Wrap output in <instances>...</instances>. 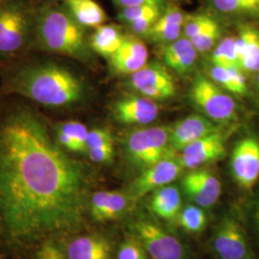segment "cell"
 Listing matches in <instances>:
<instances>
[{"label": "cell", "mask_w": 259, "mask_h": 259, "mask_svg": "<svg viewBox=\"0 0 259 259\" xmlns=\"http://www.w3.org/2000/svg\"><path fill=\"white\" fill-rule=\"evenodd\" d=\"M83 170L27 107L0 119V229L15 246L75 232L83 221Z\"/></svg>", "instance_id": "6da1fadb"}, {"label": "cell", "mask_w": 259, "mask_h": 259, "mask_svg": "<svg viewBox=\"0 0 259 259\" xmlns=\"http://www.w3.org/2000/svg\"><path fill=\"white\" fill-rule=\"evenodd\" d=\"M112 68L121 74H134L147 64L148 49L135 36H125L120 48L110 58Z\"/></svg>", "instance_id": "9a60e30c"}, {"label": "cell", "mask_w": 259, "mask_h": 259, "mask_svg": "<svg viewBox=\"0 0 259 259\" xmlns=\"http://www.w3.org/2000/svg\"><path fill=\"white\" fill-rule=\"evenodd\" d=\"M132 87L152 100H161L172 97L176 93L174 79L166 68L157 63L146 64L132 74Z\"/></svg>", "instance_id": "9c48e42d"}, {"label": "cell", "mask_w": 259, "mask_h": 259, "mask_svg": "<svg viewBox=\"0 0 259 259\" xmlns=\"http://www.w3.org/2000/svg\"><path fill=\"white\" fill-rule=\"evenodd\" d=\"M160 15H150V16L143 17L141 19L131 22L129 24L130 27L134 33L138 35L148 34L149 31L151 30V28L153 27V25L155 24V22L157 21Z\"/></svg>", "instance_id": "8d00e7d4"}, {"label": "cell", "mask_w": 259, "mask_h": 259, "mask_svg": "<svg viewBox=\"0 0 259 259\" xmlns=\"http://www.w3.org/2000/svg\"><path fill=\"white\" fill-rule=\"evenodd\" d=\"M170 130L152 127L131 133L126 141L127 151L134 162L148 168L173 154L169 143Z\"/></svg>", "instance_id": "5b68a950"}, {"label": "cell", "mask_w": 259, "mask_h": 259, "mask_svg": "<svg viewBox=\"0 0 259 259\" xmlns=\"http://www.w3.org/2000/svg\"><path fill=\"white\" fill-rule=\"evenodd\" d=\"M118 7H120L121 9L124 8H128V7H134V6H138L140 5L148 0H112Z\"/></svg>", "instance_id": "74e56055"}, {"label": "cell", "mask_w": 259, "mask_h": 259, "mask_svg": "<svg viewBox=\"0 0 259 259\" xmlns=\"http://www.w3.org/2000/svg\"><path fill=\"white\" fill-rule=\"evenodd\" d=\"M257 83H258V89H259V75H258V78H257Z\"/></svg>", "instance_id": "ab89813d"}, {"label": "cell", "mask_w": 259, "mask_h": 259, "mask_svg": "<svg viewBox=\"0 0 259 259\" xmlns=\"http://www.w3.org/2000/svg\"><path fill=\"white\" fill-rule=\"evenodd\" d=\"M253 1H255V2H257L259 4V0H253Z\"/></svg>", "instance_id": "60d3db41"}, {"label": "cell", "mask_w": 259, "mask_h": 259, "mask_svg": "<svg viewBox=\"0 0 259 259\" xmlns=\"http://www.w3.org/2000/svg\"><path fill=\"white\" fill-rule=\"evenodd\" d=\"M255 221H256V226H257V230L259 232V204L256 206V210H255Z\"/></svg>", "instance_id": "f35d334b"}, {"label": "cell", "mask_w": 259, "mask_h": 259, "mask_svg": "<svg viewBox=\"0 0 259 259\" xmlns=\"http://www.w3.org/2000/svg\"><path fill=\"white\" fill-rule=\"evenodd\" d=\"M212 244L221 259H253L246 233L232 217H225L218 225Z\"/></svg>", "instance_id": "52a82bcc"}, {"label": "cell", "mask_w": 259, "mask_h": 259, "mask_svg": "<svg viewBox=\"0 0 259 259\" xmlns=\"http://www.w3.org/2000/svg\"><path fill=\"white\" fill-rule=\"evenodd\" d=\"M8 89L50 108L78 102L83 96L82 82L68 69L53 63L28 65L11 77Z\"/></svg>", "instance_id": "7a4b0ae2"}, {"label": "cell", "mask_w": 259, "mask_h": 259, "mask_svg": "<svg viewBox=\"0 0 259 259\" xmlns=\"http://www.w3.org/2000/svg\"><path fill=\"white\" fill-rule=\"evenodd\" d=\"M34 18L27 8L17 1L0 3V54L19 52L27 42Z\"/></svg>", "instance_id": "277c9868"}, {"label": "cell", "mask_w": 259, "mask_h": 259, "mask_svg": "<svg viewBox=\"0 0 259 259\" xmlns=\"http://www.w3.org/2000/svg\"><path fill=\"white\" fill-rule=\"evenodd\" d=\"M36 259H68L51 241L45 242L36 253Z\"/></svg>", "instance_id": "d590c367"}, {"label": "cell", "mask_w": 259, "mask_h": 259, "mask_svg": "<svg viewBox=\"0 0 259 259\" xmlns=\"http://www.w3.org/2000/svg\"><path fill=\"white\" fill-rule=\"evenodd\" d=\"M147 251L139 239L131 237L121 244L117 259H147Z\"/></svg>", "instance_id": "d6a6232c"}, {"label": "cell", "mask_w": 259, "mask_h": 259, "mask_svg": "<svg viewBox=\"0 0 259 259\" xmlns=\"http://www.w3.org/2000/svg\"><path fill=\"white\" fill-rule=\"evenodd\" d=\"M56 131L63 132L73 139L78 147L79 153H83L88 151L87 139H88L89 130L81 122L66 121L59 124L57 126Z\"/></svg>", "instance_id": "f546056e"}, {"label": "cell", "mask_w": 259, "mask_h": 259, "mask_svg": "<svg viewBox=\"0 0 259 259\" xmlns=\"http://www.w3.org/2000/svg\"><path fill=\"white\" fill-rule=\"evenodd\" d=\"M139 239L153 259H185V250L175 236L149 221H139L135 226Z\"/></svg>", "instance_id": "ba28073f"}, {"label": "cell", "mask_w": 259, "mask_h": 259, "mask_svg": "<svg viewBox=\"0 0 259 259\" xmlns=\"http://www.w3.org/2000/svg\"><path fill=\"white\" fill-rule=\"evenodd\" d=\"M180 224L186 232L198 233L204 231L206 217L200 207L187 205L180 213Z\"/></svg>", "instance_id": "f1b7e54d"}, {"label": "cell", "mask_w": 259, "mask_h": 259, "mask_svg": "<svg viewBox=\"0 0 259 259\" xmlns=\"http://www.w3.org/2000/svg\"><path fill=\"white\" fill-rule=\"evenodd\" d=\"M236 52L241 71H259V33L255 28L245 26L236 37Z\"/></svg>", "instance_id": "ffe728a7"}, {"label": "cell", "mask_w": 259, "mask_h": 259, "mask_svg": "<svg viewBox=\"0 0 259 259\" xmlns=\"http://www.w3.org/2000/svg\"><path fill=\"white\" fill-rule=\"evenodd\" d=\"M129 206L128 195L119 191H99L91 199V214L98 222L120 218Z\"/></svg>", "instance_id": "e0dca14e"}, {"label": "cell", "mask_w": 259, "mask_h": 259, "mask_svg": "<svg viewBox=\"0 0 259 259\" xmlns=\"http://www.w3.org/2000/svg\"><path fill=\"white\" fill-rule=\"evenodd\" d=\"M186 17L177 6L168 5L149 31L148 35L158 41L173 42L180 38L184 31Z\"/></svg>", "instance_id": "ac0fdd59"}, {"label": "cell", "mask_w": 259, "mask_h": 259, "mask_svg": "<svg viewBox=\"0 0 259 259\" xmlns=\"http://www.w3.org/2000/svg\"><path fill=\"white\" fill-rule=\"evenodd\" d=\"M216 20L206 14H199L193 16H187L185 19L184 32L185 37L192 38L202 33L204 29L210 26Z\"/></svg>", "instance_id": "1f68e13d"}, {"label": "cell", "mask_w": 259, "mask_h": 259, "mask_svg": "<svg viewBox=\"0 0 259 259\" xmlns=\"http://www.w3.org/2000/svg\"><path fill=\"white\" fill-rule=\"evenodd\" d=\"M213 81L228 92L235 94H245L247 93V85L242 71L234 68H225L213 65L210 71Z\"/></svg>", "instance_id": "d4e9b609"}, {"label": "cell", "mask_w": 259, "mask_h": 259, "mask_svg": "<svg viewBox=\"0 0 259 259\" xmlns=\"http://www.w3.org/2000/svg\"><path fill=\"white\" fill-rule=\"evenodd\" d=\"M65 9L83 27L97 28L107 20L102 7L94 0H65Z\"/></svg>", "instance_id": "603a6c76"}, {"label": "cell", "mask_w": 259, "mask_h": 259, "mask_svg": "<svg viewBox=\"0 0 259 259\" xmlns=\"http://www.w3.org/2000/svg\"><path fill=\"white\" fill-rule=\"evenodd\" d=\"M232 172L234 180L244 189H250L259 179V142L246 138L237 142L232 156Z\"/></svg>", "instance_id": "30bf717a"}, {"label": "cell", "mask_w": 259, "mask_h": 259, "mask_svg": "<svg viewBox=\"0 0 259 259\" xmlns=\"http://www.w3.org/2000/svg\"><path fill=\"white\" fill-rule=\"evenodd\" d=\"M211 60L213 65L225 68L234 67L240 70L236 52V37H225L221 40L213 51Z\"/></svg>", "instance_id": "484cf974"}, {"label": "cell", "mask_w": 259, "mask_h": 259, "mask_svg": "<svg viewBox=\"0 0 259 259\" xmlns=\"http://www.w3.org/2000/svg\"><path fill=\"white\" fill-rule=\"evenodd\" d=\"M152 211L161 219L174 220L182 211V197L176 186L165 185L156 190L151 199Z\"/></svg>", "instance_id": "7402d4cb"}, {"label": "cell", "mask_w": 259, "mask_h": 259, "mask_svg": "<svg viewBox=\"0 0 259 259\" xmlns=\"http://www.w3.org/2000/svg\"><path fill=\"white\" fill-rule=\"evenodd\" d=\"M110 241L100 235H83L71 241L66 249L68 259H111Z\"/></svg>", "instance_id": "d6986e66"}, {"label": "cell", "mask_w": 259, "mask_h": 259, "mask_svg": "<svg viewBox=\"0 0 259 259\" xmlns=\"http://www.w3.org/2000/svg\"><path fill=\"white\" fill-rule=\"evenodd\" d=\"M186 196L202 207H210L221 196V183L211 172L198 169L186 174L182 180Z\"/></svg>", "instance_id": "7c38bea8"}, {"label": "cell", "mask_w": 259, "mask_h": 259, "mask_svg": "<svg viewBox=\"0 0 259 259\" xmlns=\"http://www.w3.org/2000/svg\"><path fill=\"white\" fill-rule=\"evenodd\" d=\"M220 26L218 22L215 21L210 26L204 29L202 33L190 38V41L198 52L204 53L212 48L217 39L220 37Z\"/></svg>", "instance_id": "4dcf8cb0"}, {"label": "cell", "mask_w": 259, "mask_h": 259, "mask_svg": "<svg viewBox=\"0 0 259 259\" xmlns=\"http://www.w3.org/2000/svg\"><path fill=\"white\" fill-rule=\"evenodd\" d=\"M114 114L121 123L146 125L157 118L158 106L147 97H130L115 104Z\"/></svg>", "instance_id": "2e32d148"}, {"label": "cell", "mask_w": 259, "mask_h": 259, "mask_svg": "<svg viewBox=\"0 0 259 259\" xmlns=\"http://www.w3.org/2000/svg\"><path fill=\"white\" fill-rule=\"evenodd\" d=\"M190 98L204 114L217 122L232 120L235 102L222 89L204 76H198L190 89Z\"/></svg>", "instance_id": "8992f818"}, {"label": "cell", "mask_w": 259, "mask_h": 259, "mask_svg": "<svg viewBox=\"0 0 259 259\" xmlns=\"http://www.w3.org/2000/svg\"><path fill=\"white\" fill-rule=\"evenodd\" d=\"M113 143V138L111 132L107 129H93L89 131L87 146L89 149L95 148L105 144Z\"/></svg>", "instance_id": "836d02e7"}, {"label": "cell", "mask_w": 259, "mask_h": 259, "mask_svg": "<svg viewBox=\"0 0 259 259\" xmlns=\"http://www.w3.org/2000/svg\"><path fill=\"white\" fill-rule=\"evenodd\" d=\"M163 0H148L140 5L121 9L119 19L130 24L131 22L150 15H160L163 10Z\"/></svg>", "instance_id": "4316f807"}, {"label": "cell", "mask_w": 259, "mask_h": 259, "mask_svg": "<svg viewBox=\"0 0 259 259\" xmlns=\"http://www.w3.org/2000/svg\"><path fill=\"white\" fill-rule=\"evenodd\" d=\"M125 36L114 25L103 24L96 28L91 40V47L99 55L111 58L120 48Z\"/></svg>", "instance_id": "cb8c5ba5"}, {"label": "cell", "mask_w": 259, "mask_h": 259, "mask_svg": "<svg viewBox=\"0 0 259 259\" xmlns=\"http://www.w3.org/2000/svg\"><path fill=\"white\" fill-rule=\"evenodd\" d=\"M225 155V137L221 131H218L186 146L181 151L179 158L184 168L196 169L218 160Z\"/></svg>", "instance_id": "4fadbf2b"}, {"label": "cell", "mask_w": 259, "mask_h": 259, "mask_svg": "<svg viewBox=\"0 0 259 259\" xmlns=\"http://www.w3.org/2000/svg\"><path fill=\"white\" fill-rule=\"evenodd\" d=\"M197 50L187 37L178 38L163 50L166 65L180 74H185L192 69L197 60Z\"/></svg>", "instance_id": "44dd1931"}, {"label": "cell", "mask_w": 259, "mask_h": 259, "mask_svg": "<svg viewBox=\"0 0 259 259\" xmlns=\"http://www.w3.org/2000/svg\"><path fill=\"white\" fill-rule=\"evenodd\" d=\"M213 7L226 15L251 14L259 12V4L253 0H210Z\"/></svg>", "instance_id": "83f0119b"}, {"label": "cell", "mask_w": 259, "mask_h": 259, "mask_svg": "<svg viewBox=\"0 0 259 259\" xmlns=\"http://www.w3.org/2000/svg\"><path fill=\"white\" fill-rule=\"evenodd\" d=\"M218 131L220 129L204 115L191 114L179 121L173 129L170 130V147L172 151L181 152L198 139H203Z\"/></svg>", "instance_id": "5bb4252c"}, {"label": "cell", "mask_w": 259, "mask_h": 259, "mask_svg": "<svg viewBox=\"0 0 259 259\" xmlns=\"http://www.w3.org/2000/svg\"><path fill=\"white\" fill-rule=\"evenodd\" d=\"M183 165L180 158L172 155L164 157L156 164L148 167L132 186L135 198H141L153 190L169 185L182 173Z\"/></svg>", "instance_id": "8fae6325"}, {"label": "cell", "mask_w": 259, "mask_h": 259, "mask_svg": "<svg viewBox=\"0 0 259 259\" xmlns=\"http://www.w3.org/2000/svg\"><path fill=\"white\" fill-rule=\"evenodd\" d=\"M34 32L45 50L83 59L87 55L83 26L66 10L44 7L34 18Z\"/></svg>", "instance_id": "3957f363"}, {"label": "cell", "mask_w": 259, "mask_h": 259, "mask_svg": "<svg viewBox=\"0 0 259 259\" xmlns=\"http://www.w3.org/2000/svg\"><path fill=\"white\" fill-rule=\"evenodd\" d=\"M90 158L97 163H107L112 160L114 156L113 143L105 144L102 146H98L95 148L88 150Z\"/></svg>", "instance_id": "e575fe53"}]
</instances>
